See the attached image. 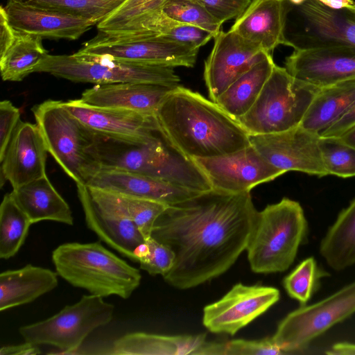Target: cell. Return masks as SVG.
Here are the masks:
<instances>
[{
	"label": "cell",
	"mask_w": 355,
	"mask_h": 355,
	"mask_svg": "<svg viewBox=\"0 0 355 355\" xmlns=\"http://www.w3.org/2000/svg\"><path fill=\"white\" fill-rule=\"evenodd\" d=\"M257 213L250 192L214 189L168 206L151 234L175 256L164 281L188 289L225 272L246 250Z\"/></svg>",
	"instance_id": "obj_1"
},
{
	"label": "cell",
	"mask_w": 355,
	"mask_h": 355,
	"mask_svg": "<svg viewBox=\"0 0 355 355\" xmlns=\"http://www.w3.org/2000/svg\"><path fill=\"white\" fill-rule=\"evenodd\" d=\"M155 117L173 146L191 159L221 156L251 145L236 120L216 103L180 85L162 101Z\"/></svg>",
	"instance_id": "obj_2"
},
{
	"label": "cell",
	"mask_w": 355,
	"mask_h": 355,
	"mask_svg": "<svg viewBox=\"0 0 355 355\" xmlns=\"http://www.w3.org/2000/svg\"><path fill=\"white\" fill-rule=\"evenodd\" d=\"M52 261L58 275L69 284L103 297L128 299L141 280L139 269L99 241L61 244L53 251Z\"/></svg>",
	"instance_id": "obj_3"
},
{
	"label": "cell",
	"mask_w": 355,
	"mask_h": 355,
	"mask_svg": "<svg viewBox=\"0 0 355 355\" xmlns=\"http://www.w3.org/2000/svg\"><path fill=\"white\" fill-rule=\"evenodd\" d=\"M308 224L300 204L288 198L258 211L246 251L251 270L268 274L286 270L304 241Z\"/></svg>",
	"instance_id": "obj_4"
},
{
	"label": "cell",
	"mask_w": 355,
	"mask_h": 355,
	"mask_svg": "<svg viewBox=\"0 0 355 355\" xmlns=\"http://www.w3.org/2000/svg\"><path fill=\"white\" fill-rule=\"evenodd\" d=\"M33 112L49 153L76 184L87 185L101 171L94 146L96 133L64 107L48 100Z\"/></svg>",
	"instance_id": "obj_5"
},
{
	"label": "cell",
	"mask_w": 355,
	"mask_h": 355,
	"mask_svg": "<svg viewBox=\"0 0 355 355\" xmlns=\"http://www.w3.org/2000/svg\"><path fill=\"white\" fill-rule=\"evenodd\" d=\"M320 87L293 77L275 64L259 97L236 119L249 135L283 132L300 125Z\"/></svg>",
	"instance_id": "obj_6"
},
{
	"label": "cell",
	"mask_w": 355,
	"mask_h": 355,
	"mask_svg": "<svg viewBox=\"0 0 355 355\" xmlns=\"http://www.w3.org/2000/svg\"><path fill=\"white\" fill-rule=\"evenodd\" d=\"M35 72L96 85L148 83L178 85L181 80L171 67L123 62L76 52L71 55L48 54L35 67Z\"/></svg>",
	"instance_id": "obj_7"
},
{
	"label": "cell",
	"mask_w": 355,
	"mask_h": 355,
	"mask_svg": "<svg viewBox=\"0 0 355 355\" xmlns=\"http://www.w3.org/2000/svg\"><path fill=\"white\" fill-rule=\"evenodd\" d=\"M114 311V305L103 297L84 295L78 302L65 306L51 317L21 327L19 332L24 341L71 354L93 331L109 324Z\"/></svg>",
	"instance_id": "obj_8"
},
{
	"label": "cell",
	"mask_w": 355,
	"mask_h": 355,
	"mask_svg": "<svg viewBox=\"0 0 355 355\" xmlns=\"http://www.w3.org/2000/svg\"><path fill=\"white\" fill-rule=\"evenodd\" d=\"M355 313V281L311 305L289 313L277 325L272 338L286 354L304 350L310 343Z\"/></svg>",
	"instance_id": "obj_9"
},
{
	"label": "cell",
	"mask_w": 355,
	"mask_h": 355,
	"mask_svg": "<svg viewBox=\"0 0 355 355\" xmlns=\"http://www.w3.org/2000/svg\"><path fill=\"white\" fill-rule=\"evenodd\" d=\"M199 49L161 37L113 38L99 32L76 53L166 67H193Z\"/></svg>",
	"instance_id": "obj_10"
},
{
	"label": "cell",
	"mask_w": 355,
	"mask_h": 355,
	"mask_svg": "<svg viewBox=\"0 0 355 355\" xmlns=\"http://www.w3.org/2000/svg\"><path fill=\"white\" fill-rule=\"evenodd\" d=\"M297 28L289 40L292 48L355 49V10L332 8L316 0L292 5Z\"/></svg>",
	"instance_id": "obj_11"
},
{
	"label": "cell",
	"mask_w": 355,
	"mask_h": 355,
	"mask_svg": "<svg viewBox=\"0 0 355 355\" xmlns=\"http://www.w3.org/2000/svg\"><path fill=\"white\" fill-rule=\"evenodd\" d=\"M320 135L300 125L266 135H249L250 144L284 174L299 171L322 178L328 175L319 148Z\"/></svg>",
	"instance_id": "obj_12"
},
{
	"label": "cell",
	"mask_w": 355,
	"mask_h": 355,
	"mask_svg": "<svg viewBox=\"0 0 355 355\" xmlns=\"http://www.w3.org/2000/svg\"><path fill=\"white\" fill-rule=\"evenodd\" d=\"M279 297V291L272 286L236 284L220 300L204 307L203 325L212 333L233 336Z\"/></svg>",
	"instance_id": "obj_13"
},
{
	"label": "cell",
	"mask_w": 355,
	"mask_h": 355,
	"mask_svg": "<svg viewBox=\"0 0 355 355\" xmlns=\"http://www.w3.org/2000/svg\"><path fill=\"white\" fill-rule=\"evenodd\" d=\"M193 159L208 178L212 189L230 193L250 192L257 185L284 174L252 145L221 156Z\"/></svg>",
	"instance_id": "obj_14"
},
{
	"label": "cell",
	"mask_w": 355,
	"mask_h": 355,
	"mask_svg": "<svg viewBox=\"0 0 355 355\" xmlns=\"http://www.w3.org/2000/svg\"><path fill=\"white\" fill-rule=\"evenodd\" d=\"M214 39L205 61L204 79L210 100L215 103L236 79L269 53L230 29L221 31Z\"/></svg>",
	"instance_id": "obj_15"
},
{
	"label": "cell",
	"mask_w": 355,
	"mask_h": 355,
	"mask_svg": "<svg viewBox=\"0 0 355 355\" xmlns=\"http://www.w3.org/2000/svg\"><path fill=\"white\" fill-rule=\"evenodd\" d=\"M76 186L88 228L123 256L136 261L135 250L146 240L135 223L95 189Z\"/></svg>",
	"instance_id": "obj_16"
},
{
	"label": "cell",
	"mask_w": 355,
	"mask_h": 355,
	"mask_svg": "<svg viewBox=\"0 0 355 355\" xmlns=\"http://www.w3.org/2000/svg\"><path fill=\"white\" fill-rule=\"evenodd\" d=\"M284 67L295 78L323 87L355 78V49H297L286 58Z\"/></svg>",
	"instance_id": "obj_17"
},
{
	"label": "cell",
	"mask_w": 355,
	"mask_h": 355,
	"mask_svg": "<svg viewBox=\"0 0 355 355\" xmlns=\"http://www.w3.org/2000/svg\"><path fill=\"white\" fill-rule=\"evenodd\" d=\"M47 153L37 125L20 120L0 160L1 177L16 189L45 176Z\"/></svg>",
	"instance_id": "obj_18"
},
{
	"label": "cell",
	"mask_w": 355,
	"mask_h": 355,
	"mask_svg": "<svg viewBox=\"0 0 355 355\" xmlns=\"http://www.w3.org/2000/svg\"><path fill=\"white\" fill-rule=\"evenodd\" d=\"M4 9L9 23L17 31L42 38L75 40L96 24L86 19L20 0H8Z\"/></svg>",
	"instance_id": "obj_19"
},
{
	"label": "cell",
	"mask_w": 355,
	"mask_h": 355,
	"mask_svg": "<svg viewBox=\"0 0 355 355\" xmlns=\"http://www.w3.org/2000/svg\"><path fill=\"white\" fill-rule=\"evenodd\" d=\"M291 7L288 0H252L230 30L272 55L279 45L292 47L286 35Z\"/></svg>",
	"instance_id": "obj_20"
},
{
	"label": "cell",
	"mask_w": 355,
	"mask_h": 355,
	"mask_svg": "<svg viewBox=\"0 0 355 355\" xmlns=\"http://www.w3.org/2000/svg\"><path fill=\"white\" fill-rule=\"evenodd\" d=\"M177 86L148 83L98 84L86 89L80 100L95 107L155 116L162 101Z\"/></svg>",
	"instance_id": "obj_21"
},
{
	"label": "cell",
	"mask_w": 355,
	"mask_h": 355,
	"mask_svg": "<svg viewBox=\"0 0 355 355\" xmlns=\"http://www.w3.org/2000/svg\"><path fill=\"white\" fill-rule=\"evenodd\" d=\"M63 104L87 127L104 135L137 138L152 135L160 129L155 116L121 109L95 107L80 99L70 100Z\"/></svg>",
	"instance_id": "obj_22"
},
{
	"label": "cell",
	"mask_w": 355,
	"mask_h": 355,
	"mask_svg": "<svg viewBox=\"0 0 355 355\" xmlns=\"http://www.w3.org/2000/svg\"><path fill=\"white\" fill-rule=\"evenodd\" d=\"M87 186L167 206L179 204L201 193L150 177L110 169H101Z\"/></svg>",
	"instance_id": "obj_23"
},
{
	"label": "cell",
	"mask_w": 355,
	"mask_h": 355,
	"mask_svg": "<svg viewBox=\"0 0 355 355\" xmlns=\"http://www.w3.org/2000/svg\"><path fill=\"white\" fill-rule=\"evenodd\" d=\"M58 274L50 269L27 264L0 274V311L24 305L58 286Z\"/></svg>",
	"instance_id": "obj_24"
},
{
	"label": "cell",
	"mask_w": 355,
	"mask_h": 355,
	"mask_svg": "<svg viewBox=\"0 0 355 355\" xmlns=\"http://www.w3.org/2000/svg\"><path fill=\"white\" fill-rule=\"evenodd\" d=\"M10 193L33 224L42 220L73 224L70 207L46 175L12 189Z\"/></svg>",
	"instance_id": "obj_25"
},
{
	"label": "cell",
	"mask_w": 355,
	"mask_h": 355,
	"mask_svg": "<svg viewBox=\"0 0 355 355\" xmlns=\"http://www.w3.org/2000/svg\"><path fill=\"white\" fill-rule=\"evenodd\" d=\"M206 334L166 336L145 332L125 334L115 340L113 355H195L206 342Z\"/></svg>",
	"instance_id": "obj_26"
},
{
	"label": "cell",
	"mask_w": 355,
	"mask_h": 355,
	"mask_svg": "<svg viewBox=\"0 0 355 355\" xmlns=\"http://www.w3.org/2000/svg\"><path fill=\"white\" fill-rule=\"evenodd\" d=\"M355 101V78L320 87L300 125L318 134L336 121Z\"/></svg>",
	"instance_id": "obj_27"
},
{
	"label": "cell",
	"mask_w": 355,
	"mask_h": 355,
	"mask_svg": "<svg viewBox=\"0 0 355 355\" xmlns=\"http://www.w3.org/2000/svg\"><path fill=\"white\" fill-rule=\"evenodd\" d=\"M275 63L267 54L236 79L215 102L235 120L246 114L259 97Z\"/></svg>",
	"instance_id": "obj_28"
},
{
	"label": "cell",
	"mask_w": 355,
	"mask_h": 355,
	"mask_svg": "<svg viewBox=\"0 0 355 355\" xmlns=\"http://www.w3.org/2000/svg\"><path fill=\"white\" fill-rule=\"evenodd\" d=\"M320 253L335 270L355 265V198L328 229L320 242Z\"/></svg>",
	"instance_id": "obj_29"
},
{
	"label": "cell",
	"mask_w": 355,
	"mask_h": 355,
	"mask_svg": "<svg viewBox=\"0 0 355 355\" xmlns=\"http://www.w3.org/2000/svg\"><path fill=\"white\" fill-rule=\"evenodd\" d=\"M148 37H164L196 49H200L214 38L209 32L198 27L179 22L167 16L162 10L153 12L146 17L129 34L113 38Z\"/></svg>",
	"instance_id": "obj_30"
},
{
	"label": "cell",
	"mask_w": 355,
	"mask_h": 355,
	"mask_svg": "<svg viewBox=\"0 0 355 355\" xmlns=\"http://www.w3.org/2000/svg\"><path fill=\"white\" fill-rule=\"evenodd\" d=\"M48 55L42 37L18 32L14 43L0 55V71L4 81H21L34 73L35 67Z\"/></svg>",
	"instance_id": "obj_31"
},
{
	"label": "cell",
	"mask_w": 355,
	"mask_h": 355,
	"mask_svg": "<svg viewBox=\"0 0 355 355\" xmlns=\"http://www.w3.org/2000/svg\"><path fill=\"white\" fill-rule=\"evenodd\" d=\"M32 224L11 193H6L0 206L1 259H8L18 252Z\"/></svg>",
	"instance_id": "obj_32"
},
{
	"label": "cell",
	"mask_w": 355,
	"mask_h": 355,
	"mask_svg": "<svg viewBox=\"0 0 355 355\" xmlns=\"http://www.w3.org/2000/svg\"><path fill=\"white\" fill-rule=\"evenodd\" d=\"M168 0H125L119 8L98 23V32L119 37L132 32L150 15L162 9Z\"/></svg>",
	"instance_id": "obj_33"
},
{
	"label": "cell",
	"mask_w": 355,
	"mask_h": 355,
	"mask_svg": "<svg viewBox=\"0 0 355 355\" xmlns=\"http://www.w3.org/2000/svg\"><path fill=\"white\" fill-rule=\"evenodd\" d=\"M94 189L121 209L135 223L145 240L151 236L156 220L168 207L153 200Z\"/></svg>",
	"instance_id": "obj_34"
},
{
	"label": "cell",
	"mask_w": 355,
	"mask_h": 355,
	"mask_svg": "<svg viewBox=\"0 0 355 355\" xmlns=\"http://www.w3.org/2000/svg\"><path fill=\"white\" fill-rule=\"evenodd\" d=\"M26 3L51 9L88 19L96 25L125 0H20Z\"/></svg>",
	"instance_id": "obj_35"
},
{
	"label": "cell",
	"mask_w": 355,
	"mask_h": 355,
	"mask_svg": "<svg viewBox=\"0 0 355 355\" xmlns=\"http://www.w3.org/2000/svg\"><path fill=\"white\" fill-rule=\"evenodd\" d=\"M318 144L328 175L345 178L355 176V147L340 137L320 135Z\"/></svg>",
	"instance_id": "obj_36"
},
{
	"label": "cell",
	"mask_w": 355,
	"mask_h": 355,
	"mask_svg": "<svg viewBox=\"0 0 355 355\" xmlns=\"http://www.w3.org/2000/svg\"><path fill=\"white\" fill-rule=\"evenodd\" d=\"M327 275L313 257H308L284 279L283 286L291 298L305 305L317 290L320 278Z\"/></svg>",
	"instance_id": "obj_37"
},
{
	"label": "cell",
	"mask_w": 355,
	"mask_h": 355,
	"mask_svg": "<svg viewBox=\"0 0 355 355\" xmlns=\"http://www.w3.org/2000/svg\"><path fill=\"white\" fill-rule=\"evenodd\" d=\"M286 354L272 337L260 340L234 339L205 342L195 355H277Z\"/></svg>",
	"instance_id": "obj_38"
},
{
	"label": "cell",
	"mask_w": 355,
	"mask_h": 355,
	"mask_svg": "<svg viewBox=\"0 0 355 355\" xmlns=\"http://www.w3.org/2000/svg\"><path fill=\"white\" fill-rule=\"evenodd\" d=\"M162 10L169 17L205 30L214 37L222 31V24L197 0H168Z\"/></svg>",
	"instance_id": "obj_39"
},
{
	"label": "cell",
	"mask_w": 355,
	"mask_h": 355,
	"mask_svg": "<svg viewBox=\"0 0 355 355\" xmlns=\"http://www.w3.org/2000/svg\"><path fill=\"white\" fill-rule=\"evenodd\" d=\"M147 253L139 259L140 268L150 275L163 276L172 268L175 256L173 251L152 236L146 240Z\"/></svg>",
	"instance_id": "obj_40"
},
{
	"label": "cell",
	"mask_w": 355,
	"mask_h": 355,
	"mask_svg": "<svg viewBox=\"0 0 355 355\" xmlns=\"http://www.w3.org/2000/svg\"><path fill=\"white\" fill-rule=\"evenodd\" d=\"M220 24L239 18L252 0H197Z\"/></svg>",
	"instance_id": "obj_41"
},
{
	"label": "cell",
	"mask_w": 355,
	"mask_h": 355,
	"mask_svg": "<svg viewBox=\"0 0 355 355\" xmlns=\"http://www.w3.org/2000/svg\"><path fill=\"white\" fill-rule=\"evenodd\" d=\"M20 121V112L10 101L0 102V160Z\"/></svg>",
	"instance_id": "obj_42"
},
{
	"label": "cell",
	"mask_w": 355,
	"mask_h": 355,
	"mask_svg": "<svg viewBox=\"0 0 355 355\" xmlns=\"http://www.w3.org/2000/svg\"><path fill=\"white\" fill-rule=\"evenodd\" d=\"M355 125V101L348 110L333 124L322 131V137H340L345 132Z\"/></svg>",
	"instance_id": "obj_43"
},
{
	"label": "cell",
	"mask_w": 355,
	"mask_h": 355,
	"mask_svg": "<svg viewBox=\"0 0 355 355\" xmlns=\"http://www.w3.org/2000/svg\"><path fill=\"white\" fill-rule=\"evenodd\" d=\"M18 31L9 23L4 7L0 6V55H3L15 41Z\"/></svg>",
	"instance_id": "obj_44"
},
{
	"label": "cell",
	"mask_w": 355,
	"mask_h": 355,
	"mask_svg": "<svg viewBox=\"0 0 355 355\" xmlns=\"http://www.w3.org/2000/svg\"><path fill=\"white\" fill-rule=\"evenodd\" d=\"M40 345L25 341L19 345H6L0 349L1 355H35L42 354Z\"/></svg>",
	"instance_id": "obj_45"
},
{
	"label": "cell",
	"mask_w": 355,
	"mask_h": 355,
	"mask_svg": "<svg viewBox=\"0 0 355 355\" xmlns=\"http://www.w3.org/2000/svg\"><path fill=\"white\" fill-rule=\"evenodd\" d=\"M306 0H288L293 6H297L302 3ZM321 3L336 9L349 8L355 10V1L354 0H316Z\"/></svg>",
	"instance_id": "obj_46"
},
{
	"label": "cell",
	"mask_w": 355,
	"mask_h": 355,
	"mask_svg": "<svg viewBox=\"0 0 355 355\" xmlns=\"http://www.w3.org/2000/svg\"><path fill=\"white\" fill-rule=\"evenodd\" d=\"M326 354L334 355L355 354V344L348 342L337 343Z\"/></svg>",
	"instance_id": "obj_47"
},
{
	"label": "cell",
	"mask_w": 355,
	"mask_h": 355,
	"mask_svg": "<svg viewBox=\"0 0 355 355\" xmlns=\"http://www.w3.org/2000/svg\"><path fill=\"white\" fill-rule=\"evenodd\" d=\"M339 137L346 144L355 147V125Z\"/></svg>",
	"instance_id": "obj_48"
}]
</instances>
